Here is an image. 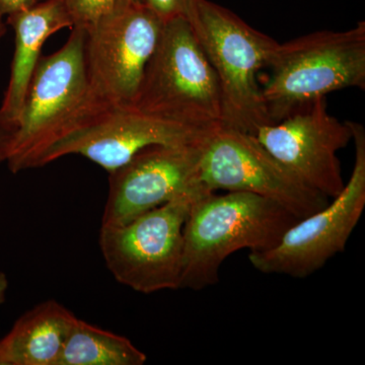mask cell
Returning a JSON list of instances; mask_svg holds the SVG:
<instances>
[{
  "label": "cell",
  "mask_w": 365,
  "mask_h": 365,
  "mask_svg": "<svg viewBox=\"0 0 365 365\" xmlns=\"http://www.w3.org/2000/svg\"><path fill=\"white\" fill-rule=\"evenodd\" d=\"M43 1V0H37V2Z\"/></svg>",
  "instance_id": "cell-22"
},
{
  "label": "cell",
  "mask_w": 365,
  "mask_h": 365,
  "mask_svg": "<svg viewBox=\"0 0 365 365\" xmlns=\"http://www.w3.org/2000/svg\"><path fill=\"white\" fill-rule=\"evenodd\" d=\"M69 16L72 28L86 29L98 21L103 14H107L124 0H63Z\"/></svg>",
  "instance_id": "cell-16"
},
{
  "label": "cell",
  "mask_w": 365,
  "mask_h": 365,
  "mask_svg": "<svg viewBox=\"0 0 365 365\" xmlns=\"http://www.w3.org/2000/svg\"><path fill=\"white\" fill-rule=\"evenodd\" d=\"M261 88L271 122L328 93L365 86V23L343 32L319 31L278 43Z\"/></svg>",
  "instance_id": "cell-4"
},
{
  "label": "cell",
  "mask_w": 365,
  "mask_h": 365,
  "mask_svg": "<svg viewBox=\"0 0 365 365\" xmlns=\"http://www.w3.org/2000/svg\"><path fill=\"white\" fill-rule=\"evenodd\" d=\"M14 31V54L11 78L0 112L18 123L19 115L30 85L41 50L53 34L72 28L63 0H43L21 13L7 16Z\"/></svg>",
  "instance_id": "cell-13"
},
{
  "label": "cell",
  "mask_w": 365,
  "mask_h": 365,
  "mask_svg": "<svg viewBox=\"0 0 365 365\" xmlns=\"http://www.w3.org/2000/svg\"><path fill=\"white\" fill-rule=\"evenodd\" d=\"M185 18L220 81L225 126L254 135L272 124L257 74L268 67L278 42L210 0H189Z\"/></svg>",
  "instance_id": "cell-3"
},
{
  "label": "cell",
  "mask_w": 365,
  "mask_h": 365,
  "mask_svg": "<svg viewBox=\"0 0 365 365\" xmlns=\"http://www.w3.org/2000/svg\"><path fill=\"white\" fill-rule=\"evenodd\" d=\"M76 319L55 300L34 307L0 340V365H56Z\"/></svg>",
  "instance_id": "cell-14"
},
{
  "label": "cell",
  "mask_w": 365,
  "mask_h": 365,
  "mask_svg": "<svg viewBox=\"0 0 365 365\" xmlns=\"http://www.w3.org/2000/svg\"><path fill=\"white\" fill-rule=\"evenodd\" d=\"M36 4L37 0H0V14L2 16H11L26 11Z\"/></svg>",
  "instance_id": "cell-19"
},
{
  "label": "cell",
  "mask_w": 365,
  "mask_h": 365,
  "mask_svg": "<svg viewBox=\"0 0 365 365\" xmlns=\"http://www.w3.org/2000/svg\"><path fill=\"white\" fill-rule=\"evenodd\" d=\"M257 140L304 184L329 199L345 182L338 153L352 140L349 121L327 109L326 98L302 106L284 119L262 126Z\"/></svg>",
  "instance_id": "cell-11"
},
{
  "label": "cell",
  "mask_w": 365,
  "mask_h": 365,
  "mask_svg": "<svg viewBox=\"0 0 365 365\" xmlns=\"http://www.w3.org/2000/svg\"><path fill=\"white\" fill-rule=\"evenodd\" d=\"M203 187L119 225H102L98 237L106 265L115 279L140 294L180 289L184 225Z\"/></svg>",
  "instance_id": "cell-6"
},
{
  "label": "cell",
  "mask_w": 365,
  "mask_h": 365,
  "mask_svg": "<svg viewBox=\"0 0 365 365\" xmlns=\"http://www.w3.org/2000/svg\"><path fill=\"white\" fill-rule=\"evenodd\" d=\"M355 148L351 176L339 195L313 215L297 220L271 249L250 252L259 272L307 278L344 251L365 208V130L349 121Z\"/></svg>",
  "instance_id": "cell-8"
},
{
  "label": "cell",
  "mask_w": 365,
  "mask_h": 365,
  "mask_svg": "<svg viewBox=\"0 0 365 365\" xmlns=\"http://www.w3.org/2000/svg\"><path fill=\"white\" fill-rule=\"evenodd\" d=\"M165 21L141 0H124L86 32V56L93 97L133 105Z\"/></svg>",
  "instance_id": "cell-10"
},
{
  "label": "cell",
  "mask_w": 365,
  "mask_h": 365,
  "mask_svg": "<svg viewBox=\"0 0 365 365\" xmlns=\"http://www.w3.org/2000/svg\"><path fill=\"white\" fill-rule=\"evenodd\" d=\"M7 289H9V279L6 274L0 271V304L6 302Z\"/></svg>",
  "instance_id": "cell-20"
},
{
  "label": "cell",
  "mask_w": 365,
  "mask_h": 365,
  "mask_svg": "<svg viewBox=\"0 0 365 365\" xmlns=\"http://www.w3.org/2000/svg\"><path fill=\"white\" fill-rule=\"evenodd\" d=\"M198 181L209 192H248L279 204L297 220L313 215L329 198L287 169L253 134L230 126L206 137Z\"/></svg>",
  "instance_id": "cell-9"
},
{
  "label": "cell",
  "mask_w": 365,
  "mask_h": 365,
  "mask_svg": "<svg viewBox=\"0 0 365 365\" xmlns=\"http://www.w3.org/2000/svg\"><path fill=\"white\" fill-rule=\"evenodd\" d=\"M133 106L199 130L227 125L220 81L185 16L165 21Z\"/></svg>",
  "instance_id": "cell-2"
},
{
  "label": "cell",
  "mask_w": 365,
  "mask_h": 365,
  "mask_svg": "<svg viewBox=\"0 0 365 365\" xmlns=\"http://www.w3.org/2000/svg\"><path fill=\"white\" fill-rule=\"evenodd\" d=\"M160 16L163 21L185 16L189 0H141Z\"/></svg>",
  "instance_id": "cell-17"
},
{
  "label": "cell",
  "mask_w": 365,
  "mask_h": 365,
  "mask_svg": "<svg viewBox=\"0 0 365 365\" xmlns=\"http://www.w3.org/2000/svg\"><path fill=\"white\" fill-rule=\"evenodd\" d=\"M85 29L73 26L58 51L41 56L18 118V131L9 169H33L40 153L88 109L91 93L86 56Z\"/></svg>",
  "instance_id": "cell-5"
},
{
  "label": "cell",
  "mask_w": 365,
  "mask_h": 365,
  "mask_svg": "<svg viewBox=\"0 0 365 365\" xmlns=\"http://www.w3.org/2000/svg\"><path fill=\"white\" fill-rule=\"evenodd\" d=\"M18 123L0 112V163L7 162L13 153Z\"/></svg>",
  "instance_id": "cell-18"
},
{
  "label": "cell",
  "mask_w": 365,
  "mask_h": 365,
  "mask_svg": "<svg viewBox=\"0 0 365 365\" xmlns=\"http://www.w3.org/2000/svg\"><path fill=\"white\" fill-rule=\"evenodd\" d=\"M146 360L126 337L76 318L56 365H143Z\"/></svg>",
  "instance_id": "cell-15"
},
{
  "label": "cell",
  "mask_w": 365,
  "mask_h": 365,
  "mask_svg": "<svg viewBox=\"0 0 365 365\" xmlns=\"http://www.w3.org/2000/svg\"><path fill=\"white\" fill-rule=\"evenodd\" d=\"M2 14H0V38L4 36V32H6V26H4V23H2Z\"/></svg>",
  "instance_id": "cell-21"
},
{
  "label": "cell",
  "mask_w": 365,
  "mask_h": 365,
  "mask_svg": "<svg viewBox=\"0 0 365 365\" xmlns=\"http://www.w3.org/2000/svg\"><path fill=\"white\" fill-rule=\"evenodd\" d=\"M212 131L155 116L133 105L111 104L96 98L40 153L34 168L44 167L66 155H79L111 173L148 146L191 143Z\"/></svg>",
  "instance_id": "cell-7"
},
{
  "label": "cell",
  "mask_w": 365,
  "mask_h": 365,
  "mask_svg": "<svg viewBox=\"0 0 365 365\" xmlns=\"http://www.w3.org/2000/svg\"><path fill=\"white\" fill-rule=\"evenodd\" d=\"M279 204L248 192L205 193L190 207L184 225L180 289L201 290L220 280L223 262L241 250L261 252L297 222Z\"/></svg>",
  "instance_id": "cell-1"
},
{
  "label": "cell",
  "mask_w": 365,
  "mask_h": 365,
  "mask_svg": "<svg viewBox=\"0 0 365 365\" xmlns=\"http://www.w3.org/2000/svg\"><path fill=\"white\" fill-rule=\"evenodd\" d=\"M209 134L191 143L148 146L109 173L102 225H124L178 196L201 188L199 163Z\"/></svg>",
  "instance_id": "cell-12"
}]
</instances>
